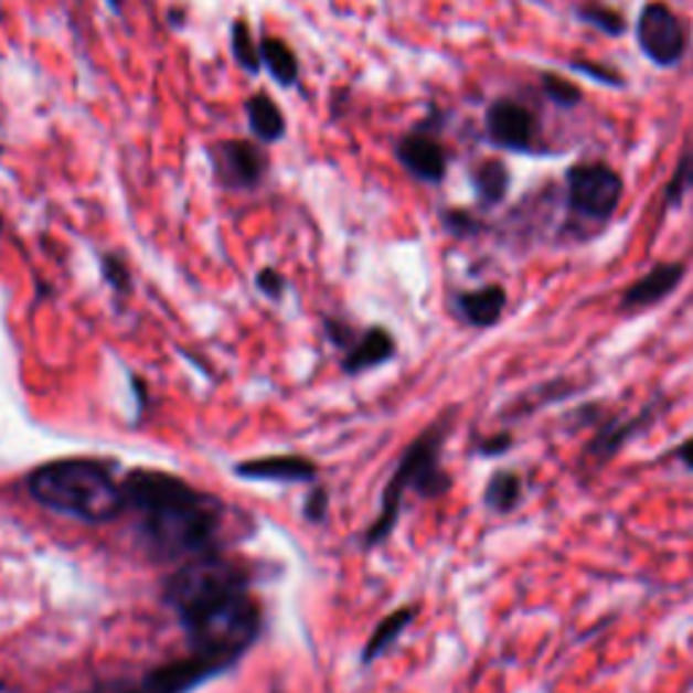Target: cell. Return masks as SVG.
I'll list each match as a JSON object with an SVG mask.
<instances>
[{"mask_svg":"<svg viewBox=\"0 0 693 693\" xmlns=\"http://www.w3.org/2000/svg\"><path fill=\"white\" fill-rule=\"evenodd\" d=\"M128 507L141 515V534L158 558L209 555L223 520V507L179 477L154 469L130 471L122 482Z\"/></svg>","mask_w":693,"mask_h":693,"instance_id":"1","label":"cell"},{"mask_svg":"<svg viewBox=\"0 0 693 693\" xmlns=\"http://www.w3.org/2000/svg\"><path fill=\"white\" fill-rule=\"evenodd\" d=\"M184 631L195 653L233 664L260 631V607L247 588V579L214 588L179 609Z\"/></svg>","mask_w":693,"mask_h":693,"instance_id":"2","label":"cell"},{"mask_svg":"<svg viewBox=\"0 0 693 693\" xmlns=\"http://www.w3.org/2000/svg\"><path fill=\"white\" fill-rule=\"evenodd\" d=\"M28 491L39 504L60 515L79 518L85 523H109L128 507L125 488L106 466L82 458L46 463L28 480Z\"/></svg>","mask_w":693,"mask_h":693,"instance_id":"3","label":"cell"},{"mask_svg":"<svg viewBox=\"0 0 693 693\" xmlns=\"http://www.w3.org/2000/svg\"><path fill=\"white\" fill-rule=\"evenodd\" d=\"M441 428H431L404 452L402 463H398L396 475L387 482V491L382 495V512L376 518V523L369 529L366 545H376V542L385 540L387 534L396 525L398 512H402V499L404 493L417 491L423 495H434L447 491L450 480L441 475L439 469V450H441Z\"/></svg>","mask_w":693,"mask_h":693,"instance_id":"4","label":"cell"},{"mask_svg":"<svg viewBox=\"0 0 693 693\" xmlns=\"http://www.w3.org/2000/svg\"><path fill=\"white\" fill-rule=\"evenodd\" d=\"M566 193L572 212L579 217L605 223L623 199V179L605 163H579L566 173Z\"/></svg>","mask_w":693,"mask_h":693,"instance_id":"5","label":"cell"},{"mask_svg":"<svg viewBox=\"0 0 693 693\" xmlns=\"http://www.w3.org/2000/svg\"><path fill=\"white\" fill-rule=\"evenodd\" d=\"M637 41L644 57L653 60L661 68H672L689 52V33L680 17L667 3H648L639 11Z\"/></svg>","mask_w":693,"mask_h":693,"instance_id":"6","label":"cell"},{"mask_svg":"<svg viewBox=\"0 0 693 693\" xmlns=\"http://www.w3.org/2000/svg\"><path fill=\"white\" fill-rule=\"evenodd\" d=\"M225 667L231 664L195 653L190 661H177V664L154 669L136 683H106L89 693H188L212 674L223 672Z\"/></svg>","mask_w":693,"mask_h":693,"instance_id":"7","label":"cell"},{"mask_svg":"<svg viewBox=\"0 0 693 693\" xmlns=\"http://www.w3.org/2000/svg\"><path fill=\"white\" fill-rule=\"evenodd\" d=\"M488 139L510 152H531L536 136V117L512 98H499L486 111Z\"/></svg>","mask_w":693,"mask_h":693,"instance_id":"8","label":"cell"},{"mask_svg":"<svg viewBox=\"0 0 693 693\" xmlns=\"http://www.w3.org/2000/svg\"><path fill=\"white\" fill-rule=\"evenodd\" d=\"M396 158L398 163H402L412 177L420 179V182L436 184L441 182L447 173L445 147L434 139L431 130L417 128L412 130V134H406L404 139L398 141Z\"/></svg>","mask_w":693,"mask_h":693,"instance_id":"9","label":"cell"},{"mask_svg":"<svg viewBox=\"0 0 693 693\" xmlns=\"http://www.w3.org/2000/svg\"><path fill=\"white\" fill-rule=\"evenodd\" d=\"M268 169V158L260 147L249 141H225L217 152V171L223 173L225 184L236 190H249L263 182Z\"/></svg>","mask_w":693,"mask_h":693,"instance_id":"10","label":"cell"},{"mask_svg":"<svg viewBox=\"0 0 693 693\" xmlns=\"http://www.w3.org/2000/svg\"><path fill=\"white\" fill-rule=\"evenodd\" d=\"M683 274H685L683 263H659L653 271L639 277L637 282L623 292V298H620V309L635 312V309H644V307H650V303H659L661 298H667L669 292L678 288Z\"/></svg>","mask_w":693,"mask_h":693,"instance_id":"11","label":"cell"},{"mask_svg":"<svg viewBox=\"0 0 693 693\" xmlns=\"http://www.w3.org/2000/svg\"><path fill=\"white\" fill-rule=\"evenodd\" d=\"M236 475L263 482H312L318 477V466L301 456H271L238 463Z\"/></svg>","mask_w":693,"mask_h":693,"instance_id":"12","label":"cell"},{"mask_svg":"<svg viewBox=\"0 0 693 693\" xmlns=\"http://www.w3.org/2000/svg\"><path fill=\"white\" fill-rule=\"evenodd\" d=\"M458 312L466 322L477 328H488L499 322L507 307V290L501 285H488V288L461 292L456 301Z\"/></svg>","mask_w":693,"mask_h":693,"instance_id":"13","label":"cell"},{"mask_svg":"<svg viewBox=\"0 0 693 693\" xmlns=\"http://www.w3.org/2000/svg\"><path fill=\"white\" fill-rule=\"evenodd\" d=\"M393 352H396V342H393L391 333H387L385 328H369V331L352 344V350L346 352L344 369L350 374L366 372V369L385 363Z\"/></svg>","mask_w":693,"mask_h":693,"instance_id":"14","label":"cell"},{"mask_svg":"<svg viewBox=\"0 0 693 693\" xmlns=\"http://www.w3.org/2000/svg\"><path fill=\"white\" fill-rule=\"evenodd\" d=\"M247 119L249 128H253V134L260 141H279L285 136L282 111H279V106L268 95L258 93L247 100Z\"/></svg>","mask_w":693,"mask_h":693,"instance_id":"15","label":"cell"},{"mask_svg":"<svg viewBox=\"0 0 693 693\" xmlns=\"http://www.w3.org/2000/svg\"><path fill=\"white\" fill-rule=\"evenodd\" d=\"M260 63L282 87H292L298 82V57L282 39L268 35L260 41Z\"/></svg>","mask_w":693,"mask_h":693,"instance_id":"16","label":"cell"},{"mask_svg":"<svg viewBox=\"0 0 693 693\" xmlns=\"http://www.w3.org/2000/svg\"><path fill=\"white\" fill-rule=\"evenodd\" d=\"M412 620H415V607H404V609H396L393 615H387V618L374 629V635L366 642V648H363V664H372L376 655L385 653V650L404 635V629L412 623Z\"/></svg>","mask_w":693,"mask_h":693,"instance_id":"17","label":"cell"},{"mask_svg":"<svg viewBox=\"0 0 693 693\" xmlns=\"http://www.w3.org/2000/svg\"><path fill=\"white\" fill-rule=\"evenodd\" d=\"M475 188L482 206H495V203L504 201L507 190H510V171L501 160H486L475 171Z\"/></svg>","mask_w":693,"mask_h":693,"instance_id":"18","label":"cell"},{"mask_svg":"<svg viewBox=\"0 0 693 693\" xmlns=\"http://www.w3.org/2000/svg\"><path fill=\"white\" fill-rule=\"evenodd\" d=\"M231 46H233V57H236V63L242 65L244 71H249V74H258L260 65H263L260 63V44H255L253 30H249V25L244 20H238L236 25H233Z\"/></svg>","mask_w":693,"mask_h":693,"instance_id":"19","label":"cell"},{"mask_svg":"<svg viewBox=\"0 0 693 693\" xmlns=\"http://www.w3.org/2000/svg\"><path fill=\"white\" fill-rule=\"evenodd\" d=\"M520 499V477L515 471H499V475L491 477L486 491V504L491 510L499 512H510L512 507L518 504Z\"/></svg>","mask_w":693,"mask_h":693,"instance_id":"20","label":"cell"},{"mask_svg":"<svg viewBox=\"0 0 693 693\" xmlns=\"http://www.w3.org/2000/svg\"><path fill=\"white\" fill-rule=\"evenodd\" d=\"M577 17H579V22L601 30V33H607V35L626 33V17L620 14V11L609 9V6L605 3H583L577 9Z\"/></svg>","mask_w":693,"mask_h":693,"instance_id":"21","label":"cell"},{"mask_svg":"<svg viewBox=\"0 0 693 693\" xmlns=\"http://www.w3.org/2000/svg\"><path fill=\"white\" fill-rule=\"evenodd\" d=\"M689 190H693V149H689V152L678 160V169H674L672 179H669L667 193H664L667 206H678V203L685 199Z\"/></svg>","mask_w":693,"mask_h":693,"instance_id":"22","label":"cell"},{"mask_svg":"<svg viewBox=\"0 0 693 693\" xmlns=\"http://www.w3.org/2000/svg\"><path fill=\"white\" fill-rule=\"evenodd\" d=\"M542 87H545L547 98L553 100L555 106H561V109H572V106H577L579 100H583V89L572 85V82H566L564 76L558 74H542Z\"/></svg>","mask_w":693,"mask_h":693,"instance_id":"23","label":"cell"},{"mask_svg":"<svg viewBox=\"0 0 693 693\" xmlns=\"http://www.w3.org/2000/svg\"><path fill=\"white\" fill-rule=\"evenodd\" d=\"M572 68L579 71V74L590 76V79L601 82V85H612V87H623V76L618 71L607 68V65L590 63V60H572Z\"/></svg>","mask_w":693,"mask_h":693,"instance_id":"24","label":"cell"},{"mask_svg":"<svg viewBox=\"0 0 693 693\" xmlns=\"http://www.w3.org/2000/svg\"><path fill=\"white\" fill-rule=\"evenodd\" d=\"M100 266H104V277L109 279L111 288H117L119 292L130 290V274H128V266H125L122 260L115 258V255H104Z\"/></svg>","mask_w":693,"mask_h":693,"instance_id":"25","label":"cell"},{"mask_svg":"<svg viewBox=\"0 0 693 693\" xmlns=\"http://www.w3.org/2000/svg\"><path fill=\"white\" fill-rule=\"evenodd\" d=\"M258 288L266 292V296H282L285 290V277L279 271H274V268H263V271L258 274Z\"/></svg>","mask_w":693,"mask_h":693,"instance_id":"26","label":"cell"},{"mask_svg":"<svg viewBox=\"0 0 693 693\" xmlns=\"http://www.w3.org/2000/svg\"><path fill=\"white\" fill-rule=\"evenodd\" d=\"M326 510H328V493L322 491V488H314L307 499V518L322 520L326 518Z\"/></svg>","mask_w":693,"mask_h":693,"instance_id":"27","label":"cell"},{"mask_svg":"<svg viewBox=\"0 0 693 693\" xmlns=\"http://www.w3.org/2000/svg\"><path fill=\"white\" fill-rule=\"evenodd\" d=\"M445 225L452 233H458V236H461V233H466V231H475L477 228V225L471 223L469 214H463V212H445Z\"/></svg>","mask_w":693,"mask_h":693,"instance_id":"28","label":"cell"},{"mask_svg":"<svg viewBox=\"0 0 693 693\" xmlns=\"http://www.w3.org/2000/svg\"><path fill=\"white\" fill-rule=\"evenodd\" d=\"M510 447V436H493V439L486 441L482 452H504Z\"/></svg>","mask_w":693,"mask_h":693,"instance_id":"29","label":"cell"},{"mask_svg":"<svg viewBox=\"0 0 693 693\" xmlns=\"http://www.w3.org/2000/svg\"><path fill=\"white\" fill-rule=\"evenodd\" d=\"M678 458H680V461H683L685 466H689V469H693V439H685L683 445H680Z\"/></svg>","mask_w":693,"mask_h":693,"instance_id":"30","label":"cell"},{"mask_svg":"<svg viewBox=\"0 0 693 693\" xmlns=\"http://www.w3.org/2000/svg\"><path fill=\"white\" fill-rule=\"evenodd\" d=\"M109 6H111V9H115V11H119V9H122V0H109Z\"/></svg>","mask_w":693,"mask_h":693,"instance_id":"31","label":"cell"},{"mask_svg":"<svg viewBox=\"0 0 693 693\" xmlns=\"http://www.w3.org/2000/svg\"><path fill=\"white\" fill-rule=\"evenodd\" d=\"M0 231H3V220H0Z\"/></svg>","mask_w":693,"mask_h":693,"instance_id":"32","label":"cell"}]
</instances>
